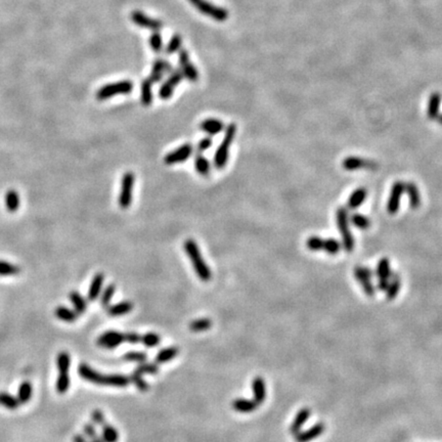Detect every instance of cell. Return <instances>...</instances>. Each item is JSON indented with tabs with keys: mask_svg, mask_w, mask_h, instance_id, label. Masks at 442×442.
I'll list each match as a JSON object with an SVG mask.
<instances>
[{
	"mask_svg": "<svg viewBox=\"0 0 442 442\" xmlns=\"http://www.w3.org/2000/svg\"><path fill=\"white\" fill-rule=\"evenodd\" d=\"M21 272V268L18 265L7 261L0 260V276H12L18 275Z\"/></svg>",
	"mask_w": 442,
	"mask_h": 442,
	"instance_id": "obj_43",
	"label": "cell"
},
{
	"mask_svg": "<svg viewBox=\"0 0 442 442\" xmlns=\"http://www.w3.org/2000/svg\"><path fill=\"white\" fill-rule=\"evenodd\" d=\"M195 147L191 143L184 144L174 150H171L165 157H164L163 161L168 166L176 165V164L183 163L191 158L194 154Z\"/></svg>",
	"mask_w": 442,
	"mask_h": 442,
	"instance_id": "obj_6",
	"label": "cell"
},
{
	"mask_svg": "<svg viewBox=\"0 0 442 442\" xmlns=\"http://www.w3.org/2000/svg\"><path fill=\"white\" fill-rule=\"evenodd\" d=\"M151 86L153 83L149 81L148 78L145 79L141 85V103L144 107L148 108L153 103V91H151Z\"/></svg>",
	"mask_w": 442,
	"mask_h": 442,
	"instance_id": "obj_31",
	"label": "cell"
},
{
	"mask_svg": "<svg viewBox=\"0 0 442 442\" xmlns=\"http://www.w3.org/2000/svg\"><path fill=\"white\" fill-rule=\"evenodd\" d=\"M212 145H213V140H212V137H211V136L208 135V136L203 137V138H202V140H200L199 143L197 144V147H196L197 153H199V154H203V153H205L206 150L210 149V147H212Z\"/></svg>",
	"mask_w": 442,
	"mask_h": 442,
	"instance_id": "obj_53",
	"label": "cell"
},
{
	"mask_svg": "<svg viewBox=\"0 0 442 442\" xmlns=\"http://www.w3.org/2000/svg\"><path fill=\"white\" fill-rule=\"evenodd\" d=\"M72 442H88L83 434H76L72 438Z\"/></svg>",
	"mask_w": 442,
	"mask_h": 442,
	"instance_id": "obj_57",
	"label": "cell"
},
{
	"mask_svg": "<svg viewBox=\"0 0 442 442\" xmlns=\"http://www.w3.org/2000/svg\"><path fill=\"white\" fill-rule=\"evenodd\" d=\"M104 282H105V274L103 272H98L93 276L87 293V299L90 302L95 301L100 296V294H102Z\"/></svg>",
	"mask_w": 442,
	"mask_h": 442,
	"instance_id": "obj_20",
	"label": "cell"
},
{
	"mask_svg": "<svg viewBox=\"0 0 442 442\" xmlns=\"http://www.w3.org/2000/svg\"><path fill=\"white\" fill-rule=\"evenodd\" d=\"M401 288V279L400 275L398 273H392L390 277V282H389V286L386 290L387 292V299L388 300H394L396 298V296L398 295L399 291Z\"/></svg>",
	"mask_w": 442,
	"mask_h": 442,
	"instance_id": "obj_32",
	"label": "cell"
},
{
	"mask_svg": "<svg viewBox=\"0 0 442 442\" xmlns=\"http://www.w3.org/2000/svg\"><path fill=\"white\" fill-rule=\"evenodd\" d=\"M183 249L185 254L192 262L196 274L202 282H209L212 277V272L208 264L204 260L200 251L198 244L193 238H187L183 243Z\"/></svg>",
	"mask_w": 442,
	"mask_h": 442,
	"instance_id": "obj_1",
	"label": "cell"
},
{
	"mask_svg": "<svg viewBox=\"0 0 442 442\" xmlns=\"http://www.w3.org/2000/svg\"><path fill=\"white\" fill-rule=\"evenodd\" d=\"M406 192V183L402 181H396L391 188L389 195L388 203H387V211L391 215H394L397 213L400 207V200L402 195Z\"/></svg>",
	"mask_w": 442,
	"mask_h": 442,
	"instance_id": "obj_12",
	"label": "cell"
},
{
	"mask_svg": "<svg viewBox=\"0 0 442 442\" xmlns=\"http://www.w3.org/2000/svg\"><path fill=\"white\" fill-rule=\"evenodd\" d=\"M373 275H374L373 270L369 267L357 266L354 268L355 279L359 283L363 292L368 297H374L376 293V289L372 283Z\"/></svg>",
	"mask_w": 442,
	"mask_h": 442,
	"instance_id": "obj_10",
	"label": "cell"
},
{
	"mask_svg": "<svg viewBox=\"0 0 442 442\" xmlns=\"http://www.w3.org/2000/svg\"><path fill=\"white\" fill-rule=\"evenodd\" d=\"M178 352H179L178 348L175 347V346H171V347L161 349L158 352V354H157V356L155 358L156 363L160 364V363L168 362L171 359H173L174 357H176V355L178 354Z\"/></svg>",
	"mask_w": 442,
	"mask_h": 442,
	"instance_id": "obj_36",
	"label": "cell"
},
{
	"mask_svg": "<svg viewBox=\"0 0 442 442\" xmlns=\"http://www.w3.org/2000/svg\"><path fill=\"white\" fill-rule=\"evenodd\" d=\"M375 274L378 277V285H377L378 290H380V291H386L389 286L391 274H392L390 268V261L388 258H382L378 262Z\"/></svg>",
	"mask_w": 442,
	"mask_h": 442,
	"instance_id": "obj_14",
	"label": "cell"
},
{
	"mask_svg": "<svg viewBox=\"0 0 442 442\" xmlns=\"http://www.w3.org/2000/svg\"><path fill=\"white\" fill-rule=\"evenodd\" d=\"M195 6L202 14L217 22H224L229 19V11L225 8L214 5L206 0H201Z\"/></svg>",
	"mask_w": 442,
	"mask_h": 442,
	"instance_id": "obj_9",
	"label": "cell"
},
{
	"mask_svg": "<svg viewBox=\"0 0 442 442\" xmlns=\"http://www.w3.org/2000/svg\"><path fill=\"white\" fill-rule=\"evenodd\" d=\"M135 372L140 373L141 375H156L159 373V365L158 363L154 362H142L140 365L135 369Z\"/></svg>",
	"mask_w": 442,
	"mask_h": 442,
	"instance_id": "obj_48",
	"label": "cell"
},
{
	"mask_svg": "<svg viewBox=\"0 0 442 442\" xmlns=\"http://www.w3.org/2000/svg\"><path fill=\"white\" fill-rule=\"evenodd\" d=\"M133 309V304L130 301H122L108 307V314L111 317H121L127 314Z\"/></svg>",
	"mask_w": 442,
	"mask_h": 442,
	"instance_id": "obj_28",
	"label": "cell"
},
{
	"mask_svg": "<svg viewBox=\"0 0 442 442\" xmlns=\"http://www.w3.org/2000/svg\"><path fill=\"white\" fill-rule=\"evenodd\" d=\"M32 395H33V386L31 382L29 381L22 382L19 387L17 396L21 405H26V403H28L31 400Z\"/></svg>",
	"mask_w": 442,
	"mask_h": 442,
	"instance_id": "obj_35",
	"label": "cell"
},
{
	"mask_svg": "<svg viewBox=\"0 0 442 442\" xmlns=\"http://www.w3.org/2000/svg\"><path fill=\"white\" fill-rule=\"evenodd\" d=\"M252 391H253V400L258 406L262 405L266 398V386L262 378L256 377L252 381Z\"/></svg>",
	"mask_w": 442,
	"mask_h": 442,
	"instance_id": "obj_21",
	"label": "cell"
},
{
	"mask_svg": "<svg viewBox=\"0 0 442 442\" xmlns=\"http://www.w3.org/2000/svg\"><path fill=\"white\" fill-rule=\"evenodd\" d=\"M71 385L69 373L59 374L56 382V390L59 394H66Z\"/></svg>",
	"mask_w": 442,
	"mask_h": 442,
	"instance_id": "obj_40",
	"label": "cell"
},
{
	"mask_svg": "<svg viewBox=\"0 0 442 442\" xmlns=\"http://www.w3.org/2000/svg\"><path fill=\"white\" fill-rule=\"evenodd\" d=\"M223 121L216 118H207L200 123V129L209 136H215L225 130Z\"/></svg>",
	"mask_w": 442,
	"mask_h": 442,
	"instance_id": "obj_18",
	"label": "cell"
},
{
	"mask_svg": "<svg viewBox=\"0 0 442 442\" xmlns=\"http://www.w3.org/2000/svg\"><path fill=\"white\" fill-rule=\"evenodd\" d=\"M212 321L210 319H199L189 324V330L194 333L205 332L211 329Z\"/></svg>",
	"mask_w": 442,
	"mask_h": 442,
	"instance_id": "obj_42",
	"label": "cell"
},
{
	"mask_svg": "<svg viewBox=\"0 0 442 442\" xmlns=\"http://www.w3.org/2000/svg\"><path fill=\"white\" fill-rule=\"evenodd\" d=\"M311 414V411L308 408H303L301 409L298 413L296 414L295 419L293 420L291 427H290V432H291L294 436L299 433L301 431L302 427L304 426V424L307 422V420L309 419V416Z\"/></svg>",
	"mask_w": 442,
	"mask_h": 442,
	"instance_id": "obj_22",
	"label": "cell"
},
{
	"mask_svg": "<svg viewBox=\"0 0 442 442\" xmlns=\"http://www.w3.org/2000/svg\"><path fill=\"white\" fill-rule=\"evenodd\" d=\"M178 64L184 78L193 83L199 80V71L189 59V54L184 48H181L178 52Z\"/></svg>",
	"mask_w": 442,
	"mask_h": 442,
	"instance_id": "obj_8",
	"label": "cell"
},
{
	"mask_svg": "<svg viewBox=\"0 0 442 442\" xmlns=\"http://www.w3.org/2000/svg\"><path fill=\"white\" fill-rule=\"evenodd\" d=\"M183 78H184L183 75L179 69L174 70L172 73H170L169 77L165 81H164L160 86L159 93H158L159 97L162 100L170 99L174 93L175 88L181 83Z\"/></svg>",
	"mask_w": 442,
	"mask_h": 442,
	"instance_id": "obj_7",
	"label": "cell"
},
{
	"mask_svg": "<svg viewBox=\"0 0 442 442\" xmlns=\"http://www.w3.org/2000/svg\"><path fill=\"white\" fill-rule=\"evenodd\" d=\"M130 18L136 26L145 28V29H148L154 32L160 31L164 27L163 22H161L160 20L151 19V18L147 17V15H145L144 12L138 11V10L132 11L130 15Z\"/></svg>",
	"mask_w": 442,
	"mask_h": 442,
	"instance_id": "obj_13",
	"label": "cell"
},
{
	"mask_svg": "<svg viewBox=\"0 0 442 442\" xmlns=\"http://www.w3.org/2000/svg\"><path fill=\"white\" fill-rule=\"evenodd\" d=\"M71 356L67 351H60L57 356V367L59 374H67L70 371Z\"/></svg>",
	"mask_w": 442,
	"mask_h": 442,
	"instance_id": "obj_38",
	"label": "cell"
},
{
	"mask_svg": "<svg viewBox=\"0 0 442 442\" xmlns=\"http://www.w3.org/2000/svg\"><path fill=\"white\" fill-rule=\"evenodd\" d=\"M141 342H143V344L147 348H153L160 344L161 338L158 334L149 332V333H147L144 336H142Z\"/></svg>",
	"mask_w": 442,
	"mask_h": 442,
	"instance_id": "obj_51",
	"label": "cell"
},
{
	"mask_svg": "<svg viewBox=\"0 0 442 442\" xmlns=\"http://www.w3.org/2000/svg\"><path fill=\"white\" fill-rule=\"evenodd\" d=\"M83 432H84V435H85V436L89 437V438H91V439L97 437V433H96L95 428H94V426H93L92 424H90V423H86V424L84 425V427H83Z\"/></svg>",
	"mask_w": 442,
	"mask_h": 442,
	"instance_id": "obj_56",
	"label": "cell"
},
{
	"mask_svg": "<svg viewBox=\"0 0 442 442\" xmlns=\"http://www.w3.org/2000/svg\"><path fill=\"white\" fill-rule=\"evenodd\" d=\"M188 1H189V2H191V3L193 4V5H196V4H197V3L199 2V1H201V0H188Z\"/></svg>",
	"mask_w": 442,
	"mask_h": 442,
	"instance_id": "obj_59",
	"label": "cell"
},
{
	"mask_svg": "<svg viewBox=\"0 0 442 442\" xmlns=\"http://www.w3.org/2000/svg\"><path fill=\"white\" fill-rule=\"evenodd\" d=\"M342 167L347 171H354L359 169L375 170L378 168V163L373 160L351 156L343 160Z\"/></svg>",
	"mask_w": 442,
	"mask_h": 442,
	"instance_id": "obj_15",
	"label": "cell"
},
{
	"mask_svg": "<svg viewBox=\"0 0 442 442\" xmlns=\"http://www.w3.org/2000/svg\"><path fill=\"white\" fill-rule=\"evenodd\" d=\"M20 401L17 397L7 392H0V406L8 411H16L20 407Z\"/></svg>",
	"mask_w": 442,
	"mask_h": 442,
	"instance_id": "obj_37",
	"label": "cell"
},
{
	"mask_svg": "<svg viewBox=\"0 0 442 442\" xmlns=\"http://www.w3.org/2000/svg\"><path fill=\"white\" fill-rule=\"evenodd\" d=\"M78 374L83 380L95 384L97 386H105L106 375L98 373L86 363H80L78 367Z\"/></svg>",
	"mask_w": 442,
	"mask_h": 442,
	"instance_id": "obj_17",
	"label": "cell"
},
{
	"mask_svg": "<svg viewBox=\"0 0 442 442\" xmlns=\"http://www.w3.org/2000/svg\"><path fill=\"white\" fill-rule=\"evenodd\" d=\"M4 201H5V207L8 212L15 213L19 210L21 200L19 193L15 191V189H9V191L6 192Z\"/></svg>",
	"mask_w": 442,
	"mask_h": 442,
	"instance_id": "obj_33",
	"label": "cell"
},
{
	"mask_svg": "<svg viewBox=\"0 0 442 442\" xmlns=\"http://www.w3.org/2000/svg\"><path fill=\"white\" fill-rule=\"evenodd\" d=\"M324 429H325V427H324V423H318L314 426H312L311 428H309L308 430L297 433L295 435V440H296V442H309L315 438H318L319 436H321L324 433Z\"/></svg>",
	"mask_w": 442,
	"mask_h": 442,
	"instance_id": "obj_19",
	"label": "cell"
},
{
	"mask_svg": "<svg viewBox=\"0 0 442 442\" xmlns=\"http://www.w3.org/2000/svg\"><path fill=\"white\" fill-rule=\"evenodd\" d=\"M130 384V379L127 376L115 374V375H106V383L105 386L117 387V388H125Z\"/></svg>",
	"mask_w": 442,
	"mask_h": 442,
	"instance_id": "obj_30",
	"label": "cell"
},
{
	"mask_svg": "<svg viewBox=\"0 0 442 442\" xmlns=\"http://www.w3.org/2000/svg\"><path fill=\"white\" fill-rule=\"evenodd\" d=\"M438 121H439V124H440V125H442V115H439V117H438Z\"/></svg>",
	"mask_w": 442,
	"mask_h": 442,
	"instance_id": "obj_60",
	"label": "cell"
},
{
	"mask_svg": "<svg viewBox=\"0 0 442 442\" xmlns=\"http://www.w3.org/2000/svg\"><path fill=\"white\" fill-rule=\"evenodd\" d=\"M349 221L354 225L356 229L365 231L371 226V220L363 214L360 213H353L351 216H349Z\"/></svg>",
	"mask_w": 442,
	"mask_h": 442,
	"instance_id": "obj_39",
	"label": "cell"
},
{
	"mask_svg": "<svg viewBox=\"0 0 442 442\" xmlns=\"http://www.w3.org/2000/svg\"><path fill=\"white\" fill-rule=\"evenodd\" d=\"M134 88V84L133 82L129 81V80H123V81H118L115 83H110V84H106L104 86H102L97 89L96 93H95V97L97 100H107L110 99L113 96L116 95H127L130 94Z\"/></svg>",
	"mask_w": 442,
	"mask_h": 442,
	"instance_id": "obj_4",
	"label": "cell"
},
{
	"mask_svg": "<svg viewBox=\"0 0 442 442\" xmlns=\"http://www.w3.org/2000/svg\"><path fill=\"white\" fill-rule=\"evenodd\" d=\"M173 71H174V68H173L172 64H170L167 59L159 58V59H155L153 62V67H151V71L148 76V79L153 84L160 83L163 80L164 76L169 75Z\"/></svg>",
	"mask_w": 442,
	"mask_h": 442,
	"instance_id": "obj_11",
	"label": "cell"
},
{
	"mask_svg": "<svg viewBox=\"0 0 442 442\" xmlns=\"http://www.w3.org/2000/svg\"><path fill=\"white\" fill-rule=\"evenodd\" d=\"M236 129H237L236 124L234 122L230 123L225 127L222 142L216 148L215 154H214V159H213V165L218 170L223 169L226 166L227 161H229L231 147L234 143Z\"/></svg>",
	"mask_w": 442,
	"mask_h": 442,
	"instance_id": "obj_2",
	"label": "cell"
},
{
	"mask_svg": "<svg viewBox=\"0 0 442 442\" xmlns=\"http://www.w3.org/2000/svg\"><path fill=\"white\" fill-rule=\"evenodd\" d=\"M78 313L66 306H58L55 309V317L61 322L74 323L78 319Z\"/></svg>",
	"mask_w": 442,
	"mask_h": 442,
	"instance_id": "obj_29",
	"label": "cell"
},
{
	"mask_svg": "<svg viewBox=\"0 0 442 442\" xmlns=\"http://www.w3.org/2000/svg\"><path fill=\"white\" fill-rule=\"evenodd\" d=\"M124 341V334L117 331H108L97 338L96 344L102 348L114 349L120 346Z\"/></svg>",
	"mask_w": 442,
	"mask_h": 442,
	"instance_id": "obj_16",
	"label": "cell"
},
{
	"mask_svg": "<svg viewBox=\"0 0 442 442\" xmlns=\"http://www.w3.org/2000/svg\"><path fill=\"white\" fill-rule=\"evenodd\" d=\"M324 239L319 236H309L306 241L307 249L310 251H313V252L324 250Z\"/></svg>",
	"mask_w": 442,
	"mask_h": 442,
	"instance_id": "obj_52",
	"label": "cell"
},
{
	"mask_svg": "<svg viewBox=\"0 0 442 442\" xmlns=\"http://www.w3.org/2000/svg\"><path fill=\"white\" fill-rule=\"evenodd\" d=\"M258 405L254 400L245 399V398H237L233 401V408L236 412L243 413H249L256 411Z\"/></svg>",
	"mask_w": 442,
	"mask_h": 442,
	"instance_id": "obj_27",
	"label": "cell"
},
{
	"mask_svg": "<svg viewBox=\"0 0 442 442\" xmlns=\"http://www.w3.org/2000/svg\"><path fill=\"white\" fill-rule=\"evenodd\" d=\"M123 359L128 362L142 363V362L147 361V354L144 351H128L127 353H125L124 354Z\"/></svg>",
	"mask_w": 442,
	"mask_h": 442,
	"instance_id": "obj_47",
	"label": "cell"
},
{
	"mask_svg": "<svg viewBox=\"0 0 442 442\" xmlns=\"http://www.w3.org/2000/svg\"><path fill=\"white\" fill-rule=\"evenodd\" d=\"M102 439L104 440V442H118L119 433L117 431V429L110 424H104L102 431Z\"/></svg>",
	"mask_w": 442,
	"mask_h": 442,
	"instance_id": "obj_41",
	"label": "cell"
},
{
	"mask_svg": "<svg viewBox=\"0 0 442 442\" xmlns=\"http://www.w3.org/2000/svg\"><path fill=\"white\" fill-rule=\"evenodd\" d=\"M341 248H342V245L336 238L330 237L324 239V250L329 255H337Z\"/></svg>",
	"mask_w": 442,
	"mask_h": 442,
	"instance_id": "obj_46",
	"label": "cell"
},
{
	"mask_svg": "<svg viewBox=\"0 0 442 442\" xmlns=\"http://www.w3.org/2000/svg\"><path fill=\"white\" fill-rule=\"evenodd\" d=\"M116 292V285L110 284L107 286V288L104 290L102 295H100V304L104 308H108L113 296L115 295Z\"/></svg>",
	"mask_w": 442,
	"mask_h": 442,
	"instance_id": "obj_45",
	"label": "cell"
},
{
	"mask_svg": "<svg viewBox=\"0 0 442 442\" xmlns=\"http://www.w3.org/2000/svg\"><path fill=\"white\" fill-rule=\"evenodd\" d=\"M409 201H410V207L412 209H418L421 205V194L419 191V187L416 186L413 182H408L406 183V192Z\"/></svg>",
	"mask_w": 442,
	"mask_h": 442,
	"instance_id": "obj_25",
	"label": "cell"
},
{
	"mask_svg": "<svg viewBox=\"0 0 442 442\" xmlns=\"http://www.w3.org/2000/svg\"><path fill=\"white\" fill-rule=\"evenodd\" d=\"M88 442H104V440L102 438L95 437V438H92L90 441H88Z\"/></svg>",
	"mask_w": 442,
	"mask_h": 442,
	"instance_id": "obj_58",
	"label": "cell"
},
{
	"mask_svg": "<svg viewBox=\"0 0 442 442\" xmlns=\"http://www.w3.org/2000/svg\"><path fill=\"white\" fill-rule=\"evenodd\" d=\"M194 166L197 173L204 177H207L211 173V163L205 156H203V154L197 153L194 160Z\"/></svg>",
	"mask_w": 442,
	"mask_h": 442,
	"instance_id": "obj_26",
	"label": "cell"
},
{
	"mask_svg": "<svg viewBox=\"0 0 442 442\" xmlns=\"http://www.w3.org/2000/svg\"><path fill=\"white\" fill-rule=\"evenodd\" d=\"M134 183H135V175L132 171H127L122 175L118 204L119 207L123 210H127L132 204Z\"/></svg>",
	"mask_w": 442,
	"mask_h": 442,
	"instance_id": "obj_5",
	"label": "cell"
},
{
	"mask_svg": "<svg viewBox=\"0 0 442 442\" xmlns=\"http://www.w3.org/2000/svg\"><path fill=\"white\" fill-rule=\"evenodd\" d=\"M91 421L95 425L103 426L105 424V414H104V413L100 410H94L91 413Z\"/></svg>",
	"mask_w": 442,
	"mask_h": 442,
	"instance_id": "obj_54",
	"label": "cell"
},
{
	"mask_svg": "<svg viewBox=\"0 0 442 442\" xmlns=\"http://www.w3.org/2000/svg\"><path fill=\"white\" fill-rule=\"evenodd\" d=\"M336 222L338 230L342 236V247L343 249L350 253L354 250L355 241L353 235L349 229V213L348 209L345 207H340L336 211Z\"/></svg>",
	"mask_w": 442,
	"mask_h": 442,
	"instance_id": "obj_3",
	"label": "cell"
},
{
	"mask_svg": "<svg viewBox=\"0 0 442 442\" xmlns=\"http://www.w3.org/2000/svg\"><path fill=\"white\" fill-rule=\"evenodd\" d=\"M69 299L74 306V310L78 314H84L87 309L86 299L77 291H72L69 294Z\"/></svg>",
	"mask_w": 442,
	"mask_h": 442,
	"instance_id": "obj_34",
	"label": "cell"
},
{
	"mask_svg": "<svg viewBox=\"0 0 442 442\" xmlns=\"http://www.w3.org/2000/svg\"><path fill=\"white\" fill-rule=\"evenodd\" d=\"M441 94L439 92H434L429 97L428 108H427V116L430 120H436L439 117L440 104H441Z\"/></svg>",
	"mask_w": 442,
	"mask_h": 442,
	"instance_id": "obj_23",
	"label": "cell"
},
{
	"mask_svg": "<svg viewBox=\"0 0 442 442\" xmlns=\"http://www.w3.org/2000/svg\"><path fill=\"white\" fill-rule=\"evenodd\" d=\"M367 195H368V192L364 187L356 188L355 191L350 195L348 202H347V207L351 210L357 209L358 207H360L362 205L365 199H367Z\"/></svg>",
	"mask_w": 442,
	"mask_h": 442,
	"instance_id": "obj_24",
	"label": "cell"
},
{
	"mask_svg": "<svg viewBox=\"0 0 442 442\" xmlns=\"http://www.w3.org/2000/svg\"><path fill=\"white\" fill-rule=\"evenodd\" d=\"M181 45H182V38L179 34H174L171 38L170 41L168 42L166 48H165V54L166 55H173L175 53L179 52L181 49Z\"/></svg>",
	"mask_w": 442,
	"mask_h": 442,
	"instance_id": "obj_44",
	"label": "cell"
},
{
	"mask_svg": "<svg viewBox=\"0 0 442 442\" xmlns=\"http://www.w3.org/2000/svg\"><path fill=\"white\" fill-rule=\"evenodd\" d=\"M148 43H149V46H150L151 50H153L155 54L162 53V50H163V39H162V36L159 33V31H155L153 34L150 35L149 39H148Z\"/></svg>",
	"mask_w": 442,
	"mask_h": 442,
	"instance_id": "obj_49",
	"label": "cell"
},
{
	"mask_svg": "<svg viewBox=\"0 0 442 442\" xmlns=\"http://www.w3.org/2000/svg\"><path fill=\"white\" fill-rule=\"evenodd\" d=\"M124 340L129 344H137L142 341V336L134 332H129L124 334Z\"/></svg>",
	"mask_w": 442,
	"mask_h": 442,
	"instance_id": "obj_55",
	"label": "cell"
},
{
	"mask_svg": "<svg viewBox=\"0 0 442 442\" xmlns=\"http://www.w3.org/2000/svg\"><path fill=\"white\" fill-rule=\"evenodd\" d=\"M129 379H130V382H132L135 385V387L138 390L143 391V392H146V391H147L149 389L148 383L145 380V379L143 378V375H141L140 373H137V372L134 371L130 375Z\"/></svg>",
	"mask_w": 442,
	"mask_h": 442,
	"instance_id": "obj_50",
	"label": "cell"
}]
</instances>
